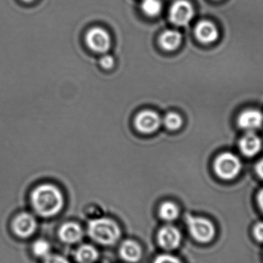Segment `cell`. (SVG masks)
Wrapping results in <instances>:
<instances>
[{
    "label": "cell",
    "instance_id": "obj_1",
    "mask_svg": "<svg viewBox=\"0 0 263 263\" xmlns=\"http://www.w3.org/2000/svg\"><path fill=\"white\" fill-rule=\"evenodd\" d=\"M31 202L36 213L45 218L58 214L63 207V196L55 185L44 184L36 187L31 196Z\"/></svg>",
    "mask_w": 263,
    "mask_h": 263
},
{
    "label": "cell",
    "instance_id": "obj_2",
    "mask_svg": "<svg viewBox=\"0 0 263 263\" xmlns=\"http://www.w3.org/2000/svg\"><path fill=\"white\" fill-rule=\"evenodd\" d=\"M88 235L94 242L102 246H112L121 237L118 224L109 218H97L88 223Z\"/></svg>",
    "mask_w": 263,
    "mask_h": 263
},
{
    "label": "cell",
    "instance_id": "obj_3",
    "mask_svg": "<svg viewBox=\"0 0 263 263\" xmlns=\"http://www.w3.org/2000/svg\"><path fill=\"white\" fill-rule=\"evenodd\" d=\"M185 221L189 232L195 240L201 243H207L213 240L216 230L210 220L205 218L188 215Z\"/></svg>",
    "mask_w": 263,
    "mask_h": 263
},
{
    "label": "cell",
    "instance_id": "obj_4",
    "mask_svg": "<svg viewBox=\"0 0 263 263\" xmlns=\"http://www.w3.org/2000/svg\"><path fill=\"white\" fill-rule=\"evenodd\" d=\"M216 175L221 179L231 180L236 178L242 170V164L233 153H224L216 158L214 162Z\"/></svg>",
    "mask_w": 263,
    "mask_h": 263
},
{
    "label": "cell",
    "instance_id": "obj_5",
    "mask_svg": "<svg viewBox=\"0 0 263 263\" xmlns=\"http://www.w3.org/2000/svg\"><path fill=\"white\" fill-rule=\"evenodd\" d=\"M194 15L193 6L190 2L179 0L172 6L170 11V18L176 26H186Z\"/></svg>",
    "mask_w": 263,
    "mask_h": 263
},
{
    "label": "cell",
    "instance_id": "obj_6",
    "mask_svg": "<svg viewBox=\"0 0 263 263\" xmlns=\"http://www.w3.org/2000/svg\"><path fill=\"white\" fill-rule=\"evenodd\" d=\"M180 232L174 226L165 225L159 230L157 241L159 247L167 251L176 250L180 246Z\"/></svg>",
    "mask_w": 263,
    "mask_h": 263
},
{
    "label": "cell",
    "instance_id": "obj_7",
    "mask_svg": "<svg viewBox=\"0 0 263 263\" xmlns=\"http://www.w3.org/2000/svg\"><path fill=\"white\" fill-rule=\"evenodd\" d=\"M88 46L97 52H107L111 46V39L109 34L101 28L96 27L90 29L86 35Z\"/></svg>",
    "mask_w": 263,
    "mask_h": 263
},
{
    "label": "cell",
    "instance_id": "obj_8",
    "mask_svg": "<svg viewBox=\"0 0 263 263\" xmlns=\"http://www.w3.org/2000/svg\"><path fill=\"white\" fill-rule=\"evenodd\" d=\"M37 223L35 218L27 213H20L14 219L12 230L20 238H28L36 230Z\"/></svg>",
    "mask_w": 263,
    "mask_h": 263
},
{
    "label": "cell",
    "instance_id": "obj_9",
    "mask_svg": "<svg viewBox=\"0 0 263 263\" xmlns=\"http://www.w3.org/2000/svg\"><path fill=\"white\" fill-rule=\"evenodd\" d=\"M160 124V117L156 112L151 110L139 112L135 120V125L138 130L145 134L154 133Z\"/></svg>",
    "mask_w": 263,
    "mask_h": 263
},
{
    "label": "cell",
    "instance_id": "obj_10",
    "mask_svg": "<svg viewBox=\"0 0 263 263\" xmlns=\"http://www.w3.org/2000/svg\"><path fill=\"white\" fill-rule=\"evenodd\" d=\"M238 125L241 129L253 132L259 129L263 123L262 112L257 109H250L241 112L238 117Z\"/></svg>",
    "mask_w": 263,
    "mask_h": 263
},
{
    "label": "cell",
    "instance_id": "obj_11",
    "mask_svg": "<svg viewBox=\"0 0 263 263\" xmlns=\"http://www.w3.org/2000/svg\"><path fill=\"white\" fill-rule=\"evenodd\" d=\"M195 34L199 42L204 44H210L217 40L219 30L214 23L209 20H202L196 25Z\"/></svg>",
    "mask_w": 263,
    "mask_h": 263
},
{
    "label": "cell",
    "instance_id": "obj_12",
    "mask_svg": "<svg viewBox=\"0 0 263 263\" xmlns=\"http://www.w3.org/2000/svg\"><path fill=\"white\" fill-rule=\"evenodd\" d=\"M59 237L64 243L75 244L82 240L84 236L83 229L77 222H66L59 230Z\"/></svg>",
    "mask_w": 263,
    "mask_h": 263
},
{
    "label": "cell",
    "instance_id": "obj_13",
    "mask_svg": "<svg viewBox=\"0 0 263 263\" xmlns=\"http://www.w3.org/2000/svg\"><path fill=\"white\" fill-rule=\"evenodd\" d=\"M262 148L260 138L253 132H248L239 141V148L244 156L253 157L259 153Z\"/></svg>",
    "mask_w": 263,
    "mask_h": 263
},
{
    "label": "cell",
    "instance_id": "obj_14",
    "mask_svg": "<svg viewBox=\"0 0 263 263\" xmlns=\"http://www.w3.org/2000/svg\"><path fill=\"white\" fill-rule=\"evenodd\" d=\"M120 256L123 260L129 263H136L140 260L142 256V250L140 246L136 241H123L120 245Z\"/></svg>",
    "mask_w": 263,
    "mask_h": 263
},
{
    "label": "cell",
    "instance_id": "obj_15",
    "mask_svg": "<svg viewBox=\"0 0 263 263\" xmlns=\"http://www.w3.org/2000/svg\"><path fill=\"white\" fill-rule=\"evenodd\" d=\"M98 258V250L89 244L80 246L75 253V259L78 263H94Z\"/></svg>",
    "mask_w": 263,
    "mask_h": 263
},
{
    "label": "cell",
    "instance_id": "obj_16",
    "mask_svg": "<svg viewBox=\"0 0 263 263\" xmlns=\"http://www.w3.org/2000/svg\"><path fill=\"white\" fill-rule=\"evenodd\" d=\"M182 35L176 30H167L161 35L159 43L162 49L173 51L180 46Z\"/></svg>",
    "mask_w": 263,
    "mask_h": 263
},
{
    "label": "cell",
    "instance_id": "obj_17",
    "mask_svg": "<svg viewBox=\"0 0 263 263\" xmlns=\"http://www.w3.org/2000/svg\"><path fill=\"white\" fill-rule=\"evenodd\" d=\"M179 215V209L172 202H163L159 207V216L161 219L167 222L176 220Z\"/></svg>",
    "mask_w": 263,
    "mask_h": 263
},
{
    "label": "cell",
    "instance_id": "obj_18",
    "mask_svg": "<svg viewBox=\"0 0 263 263\" xmlns=\"http://www.w3.org/2000/svg\"><path fill=\"white\" fill-rule=\"evenodd\" d=\"M142 9L148 16H156L162 10L160 0H142Z\"/></svg>",
    "mask_w": 263,
    "mask_h": 263
},
{
    "label": "cell",
    "instance_id": "obj_19",
    "mask_svg": "<svg viewBox=\"0 0 263 263\" xmlns=\"http://www.w3.org/2000/svg\"><path fill=\"white\" fill-rule=\"evenodd\" d=\"M35 256L40 258H46L50 254V245L47 241L40 239L35 241L32 247Z\"/></svg>",
    "mask_w": 263,
    "mask_h": 263
},
{
    "label": "cell",
    "instance_id": "obj_20",
    "mask_svg": "<svg viewBox=\"0 0 263 263\" xmlns=\"http://www.w3.org/2000/svg\"><path fill=\"white\" fill-rule=\"evenodd\" d=\"M163 123L167 129L170 130H176L182 126V120L180 116L175 112H170L165 116Z\"/></svg>",
    "mask_w": 263,
    "mask_h": 263
},
{
    "label": "cell",
    "instance_id": "obj_21",
    "mask_svg": "<svg viewBox=\"0 0 263 263\" xmlns=\"http://www.w3.org/2000/svg\"><path fill=\"white\" fill-rule=\"evenodd\" d=\"M153 263H182L180 259L170 254H162L156 256Z\"/></svg>",
    "mask_w": 263,
    "mask_h": 263
},
{
    "label": "cell",
    "instance_id": "obj_22",
    "mask_svg": "<svg viewBox=\"0 0 263 263\" xmlns=\"http://www.w3.org/2000/svg\"><path fill=\"white\" fill-rule=\"evenodd\" d=\"M44 263H70L67 259L60 255L49 254L45 258Z\"/></svg>",
    "mask_w": 263,
    "mask_h": 263
},
{
    "label": "cell",
    "instance_id": "obj_23",
    "mask_svg": "<svg viewBox=\"0 0 263 263\" xmlns=\"http://www.w3.org/2000/svg\"><path fill=\"white\" fill-rule=\"evenodd\" d=\"M253 234L256 240L263 242V222H259L255 226Z\"/></svg>",
    "mask_w": 263,
    "mask_h": 263
},
{
    "label": "cell",
    "instance_id": "obj_24",
    "mask_svg": "<svg viewBox=\"0 0 263 263\" xmlns=\"http://www.w3.org/2000/svg\"><path fill=\"white\" fill-rule=\"evenodd\" d=\"M100 65L104 69H111L114 65V58L111 55H105L100 60Z\"/></svg>",
    "mask_w": 263,
    "mask_h": 263
},
{
    "label": "cell",
    "instance_id": "obj_25",
    "mask_svg": "<svg viewBox=\"0 0 263 263\" xmlns=\"http://www.w3.org/2000/svg\"><path fill=\"white\" fill-rule=\"evenodd\" d=\"M256 171L258 176L263 179V159L256 164Z\"/></svg>",
    "mask_w": 263,
    "mask_h": 263
},
{
    "label": "cell",
    "instance_id": "obj_26",
    "mask_svg": "<svg viewBox=\"0 0 263 263\" xmlns=\"http://www.w3.org/2000/svg\"><path fill=\"white\" fill-rule=\"evenodd\" d=\"M258 203H259V207L263 212V190L259 192L257 196Z\"/></svg>",
    "mask_w": 263,
    "mask_h": 263
},
{
    "label": "cell",
    "instance_id": "obj_27",
    "mask_svg": "<svg viewBox=\"0 0 263 263\" xmlns=\"http://www.w3.org/2000/svg\"><path fill=\"white\" fill-rule=\"evenodd\" d=\"M25 3H31V2L34 1V0H23Z\"/></svg>",
    "mask_w": 263,
    "mask_h": 263
}]
</instances>
